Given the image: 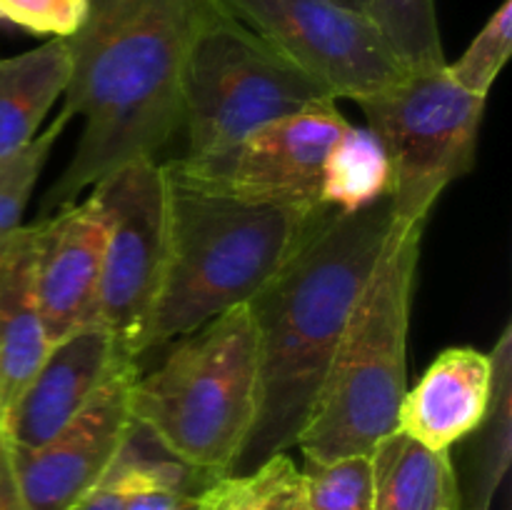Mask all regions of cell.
Listing matches in <instances>:
<instances>
[{"instance_id":"cell-1","label":"cell","mask_w":512,"mask_h":510,"mask_svg":"<svg viewBox=\"0 0 512 510\" xmlns=\"http://www.w3.org/2000/svg\"><path fill=\"white\" fill-rule=\"evenodd\" d=\"M220 10L223 0H88L83 25L65 38L63 108L83 130L40 215L75 203L130 160L155 158L178 133L190 50Z\"/></svg>"},{"instance_id":"cell-2","label":"cell","mask_w":512,"mask_h":510,"mask_svg":"<svg viewBox=\"0 0 512 510\" xmlns=\"http://www.w3.org/2000/svg\"><path fill=\"white\" fill-rule=\"evenodd\" d=\"M390 225V195L355 213L328 208L298 253L248 303L258 338V410L233 473L298 445Z\"/></svg>"},{"instance_id":"cell-3","label":"cell","mask_w":512,"mask_h":510,"mask_svg":"<svg viewBox=\"0 0 512 510\" xmlns=\"http://www.w3.org/2000/svg\"><path fill=\"white\" fill-rule=\"evenodd\" d=\"M165 170V168H163ZM168 178V265L150 348L245 305L285 268L328 208L248 205Z\"/></svg>"},{"instance_id":"cell-4","label":"cell","mask_w":512,"mask_h":510,"mask_svg":"<svg viewBox=\"0 0 512 510\" xmlns=\"http://www.w3.org/2000/svg\"><path fill=\"white\" fill-rule=\"evenodd\" d=\"M425 223L393 220L350 313L298 448L305 460L370 455L398 430L408 390V330Z\"/></svg>"},{"instance_id":"cell-5","label":"cell","mask_w":512,"mask_h":510,"mask_svg":"<svg viewBox=\"0 0 512 510\" xmlns=\"http://www.w3.org/2000/svg\"><path fill=\"white\" fill-rule=\"evenodd\" d=\"M133 420L205 475L233 473L258 410V338L248 303L180 335L130 390Z\"/></svg>"},{"instance_id":"cell-6","label":"cell","mask_w":512,"mask_h":510,"mask_svg":"<svg viewBox=\"0 0 512 510\" xmlns=\"http://www.w3.org/2000/svg\"><path fill=\"white\" fill-rule=\"evenodd\" d=\"M320 98L328 95L223 5L200 30L185 65V158L223 153Z\"/></svg>"},{"instance_id":"cell-7","label":"cell","mask_w":512,"mask_h":510,"mask_svg":"<svg viewBox=\"0 0 512 510\" xmlns=\"http://www.w3.org/2000/svg\"><path fill=\"white\" fill-rule=\"evenodd\" d=\"M358 105L388 153L393 220L428 223L443 190L473 168L485 98L465 93L443 65L408 70Z\"/></svg>"},{"instance_id":"cell-8","label":"cell","mask_w":512,"mask_h":510,"mask_svg":"<svg viewBox=\"0 0 512 510\" xmlns=\"http://www.w3.org/2000/svg\"><path fill=\"white\" fill-rule=\"evenodd\" d=\"M90 198L103 220L100 323L138 360L168 265V178L155 158L130 160L98 180Z\"/></svg>"},{"instance_id":"cell-9","label":"cell","mask_w":512,"mask_h":510,"mask_svg":"<svg viewBox=\"0 0 512 510\" xmlns=\"http://www.w3.org/2000/svg\"><path fill=\"white\" fill-rule=\"evenodd\" d=\"M348 120L333 98L263 125L223 153L163 163L170 178L248 205L325 208V160Z\"/></svg>"},{"instance_id":"cell-10","label":"cell","mask_w":512,"mask_h":510,"mask_svg":"<svg viewBox=\"0 0 512 510\" xmlns=\"http://www.w3.org/2000/svg\"><path fill=\"white\" fill-rule=\"evenodd\" d=\"M223 5L333 100L360 103L408 73L373 20L338 0H223Z\"/></svg>"},{"instance_id":"cell-11","label":"cell","mask_w":512,"mask_h":510,"mask_svg":"<svg viewBox=\"0 0 512 510\" xmlns=\"http://www.w3.org/2000/svg\"><path fill=\"white\" fill-rule=\"evenodd\" d=\"M138 375V363L128 358L48 443H5L23 510H70L103 480L133 423L130 390Z\"/></svg>"},{"instance_id":"cell-12","label":"cell","mask_w":512,"mask_h":510,"mask_svg":"<svg viewBox=\"0 0 512 510\" xmlns=\"http://www.w3.org/2000/svg\"><path fill=\"white\" fill-rule=\"evenodd\" d=\"M128 358L103 323L80 328L50 343L33 378L0 418L5 443L10 448H38L48 443L95 398Z\"/></svg>"},{"instance_id":"cell-13","label":"cell","mask_w":512,"mask_h":510,"mask_svg":"<svg viewBox=\"0 0 512 510\" xmlns=\"http://www.w3.org/2000/svg\"><path fill=\"white\" fill-rule=\"evenodd\" d=\"M103 220L93 198L35 220V295L48 343L100 323Z\"/></svg>"},{"instance_id":"cell-14","label":"cell","mask_w":512,"mask_h":510,"mask_svg":"<svg viewBox=\"0 0 512 510\" xmlns=\"http://www.w3.org/2000/svg\"><path fill=\"white\" fill-rule=\"evenodd\" d=\"M493 393V358L470 345L445 348L405 390L398 430L433 450H450L478 433Z\"/></svg>"},{"instance_id":"cell-15","label":"cell","mask_w":512,"mask_h":510,"mask_svg":"<svg viewBox=\"0 0 512 510\" xmlns=\"http://www.w3.org/2000/svg\"><path fill=\"white\" fill-rule=\"evenodd\" d=\"M50 343L35 295V223L0 238V418Z\"/></svg>"},{"instance_id":"cell-16","label":"cell","mask_w":512,"mask_h":510,"mask_svg":"<svg viewBox=\"0 0 512 510\" xmlns=\"http://www.w3.org/2000/svg\"><path fill=\"white\" fill-rule=\"evenodd\" d=\"M373 510H463L448 450H433L403 430L370 453Z\"/></svg>"},{"instance_id":"cell-17","label":"cell","mask_w":512,"mask_h":510,"mask_svg":"<svg viewBox=\"0 0 512 510\" xmlns=\"http://www.w3.org/2000/svg\"><path fill=\"white\" fill-rule=\"evenodd\" d=\"M70 80L65 38H48L20 55L0 58V158L15 153L38 135Z\"/></svg>"},{"instance_id":"cell-18","label":"cell","mask_w":512,"mask_h":510,"mask_svg":"<svg viewBox=\"0 0 512 510\" xmlns=\"http://www.w3.org/2000/svg\"><path fill=\"white\" fill-rule=\"evenodd\" d=\"M390 195V160L368 125L348 123L325 160L320 203L335 213H355Z\"/></svg>"},{"instance_id":"cell-19","label":"cell","mask_w":512,"mask_h":510,"mask_svg":"<svg viewBox=\"0 0 512 510\" xmlns=\"http://www.w3.org/2000/svg\"><path fill=\"white\" fill-rule=\"evenodd\" d=\"M198 510H308L303 473L288 453L270 455L248 473L210 480L198 493Z\"/></svg>"},{"instance_id":"cell-20","label":"cell","mask_w":512,"mask_h":510,"mask_svg":"<svg viewBox=\"0 0 512 510\" xmlns=\"http://www.w3.org/2000/svg\"><path fill=\"white\" fill-rule=\"evenodd\" d=\"M493 393L485 420L478 460V510H488L500 480L510 468L512 453V328L505 325L493 353Z\"/></svg>"},{"instance_id":"cell-21","label":"cell","mask_w":512,"mask_h":510,"mask_svg":"<svg viewBox=\"0 0 512 510\" xmlns=\"http://www.w3.org/2000/svg\"><path fill=\"white\" fill-rule=\"evenodd\" d=\"M368 18L405 70L445 65L435 0H368Z\"/></svg>"},{"instance_id":"cell-22","label":"cell","mask_w":512,"mask_h":510,"mask_svg":"<svg viewBox=\"0 0 512 510\" xmlns=\"http://www.w3.org/2000/svg\"><path fill=\"white\" fill-rule=\"evenodd\" d=\"M303 488L308 510H373V465L370 455L305 460Z\"/></svg>"},{"instance_id":"cell-23","label":"cell","mask_w":512,"mask_h":510,"mask_svg":"<svg viewBox=\"0 0 512 510\" xmlns=\"http://www.w3.org/2000/svg\"><path fill=\"white\" fill-rule=\"evenodd\" d=\"M512 50V0H503L488 23L480 28L473 43L465 48L455 63H445V70L455 85L470 95L488 100L490 88L498 80L500 70L508 63Z\"/></svg>"},{"instance_id":"cell-24","label":"cell","mask_w":512,"mask_h":510,"mask_svg":"<svg viewBox=\"0 0 512 510\" xmlns=\"http://www.w3.org/2000/svg\"><path fill=\"white\" fill-rule=\"evenodd\" d=\"M88 0H0V23L33 35L70 38L85 20Z\"/></svg>"},{"instance_id":"cell-25","label":"cell","mask_w":512,"mask_h":510,"mask_svg":"<svg viewBox=\"0 0 512 510\" xmlns=\"http://www.w3.org/2000/svg\"><path fill=\"white\" fill-rule=\"evenodd\" d=\"M123 510H198V495L170 488L125 490Z\"/></svg>"},{"instance_id":"cell-26","label":"cell","mask_w":512,"mask_h":510,"mask_svg":"<svg viewBox=\"0 0 512 510\" xmlns=\"http://www.w3.org/2000/svg\"><path fill=\"white\" fill-rule=\"evenodd\" d=\"M123 508H125V490L120 488L118 483H113V480L103 478L70 510H123Z\"/></svg>"},{"instance_id":"cell-27","label":"cell","mask_w":512,"mask_h":510,"mask_svg":"<svg viewBox=\"0 0 512 510\" xmlns=\"http://www.w3.org/2000/svg\"><path fill=\"white\" fill-rule=\"evenodd\" d=\"M0 510H23L18 485H15L13 478V468H10L8 445H5L3 435H0Z\"/></svg>"},{"instance_id":"cell-28","label":"cell","mask_w":512,"mask_h":510,"mask_svg":"<svg viewBox=\"0 0 512 510\" xmlns=\"http://www.w3.org/2000/svg\"><path fill=\"white\" fill-rule=\"evenodd\" d=\"M338 3H343L345 8L360 10V13H365V15H368V0H338Z\"/></svg>"}]
</instances>
